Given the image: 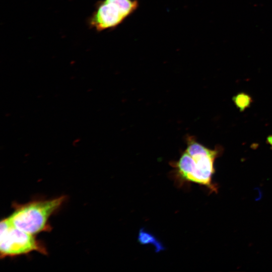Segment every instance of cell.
I'll list each match as a JSON object with an SVG mask.
<instances>
[{
    "mask_svg": "<svg viewBox=\"0 0 272 272\" xmlns=\"http://www.w3.org/2000/svg\"><path fill=\"white\" fill-rule=\"evenodd\" d=\"M186 148L177 160L171 161L172 170L170 176L178 187L191 182L204 185L212 191H216L212 183L215 172L214 162L221 154V149H210L200 144L191 135L185 137Z\"/></svg>",
    "mask_w": 272,
    "mask_h": 272,
    "instance_id": "6da1fadb",
    "label": "cell"
},
{
    "mask_svg": "<svg viewBox=\"0 0 272 272\" xmlns=\"http://www.w3.org/2000/svg\"><path fill=\"white\" fill-rule=\"evenodd\" d=\"M66 200L65 195L49 199H36L25 203H13L14 211L8 217L16 227L30 234L36 235L50 232L49 222L51 216L58 212Z\"/></svg>",
    "mask_w": 272,
    "mask_h": 272,
    "instance_id": "7a4b0ae2",
    "label": "cell"
},
{
    "mask_svg": "<svg viewBox=\"0 0 272 272\" xmlns=\"http://www.w3.org/2000/svg\"><path fill=\"white\" fill-rule=\"evenodd\" d=\"M36 251L47 255L46 247L35 235L14 226L8 217L0 223V256L1 258L14 257Z\"/></svg>",
    "mask_w": 272,
    "mask_h": 272,
    "instance_id": "3957f363",
    "label": "cell"
},
{
    "mask_svg": "<svg viewBox=\"0 0 272 272\" xmlns=\"http://www.w3.org/2000/svg\"><path fill=\"white\" fill-rule=\"evenodd\" d=\"M138 7L137 0L99 1L89 18V26L97 31L112 29L133 13Z\"/></svg>",
    "mask_w": 272,
    "mask_h": 272,
    "instance_id": "277c9868",
    "label": "cell"
},
{
    "mask_svg": "<svg viewBox=\"0 0 272 272\" xmlns=\"http://www.w3.org/2000/svg\"><path fill=\"white\" fill-rule=\"evenodd\" d=\"M138 241L142 245H152L155 248V251L156 253H159L166 249L163 243L156 236L147 231L144 228L140 229Z\"/></svg>",
    "mask_w": 272,
    "mask_h": 272,
    "instance_id": "5b68a950",
    "label": "cell"
},
{
    "mask_svg": "<svg viewBox=\"0 0 272 272\" xmlns=\"http://www.w3.org/2000/svg\"><path fill=\"white\" fill-rule=\"evenodd\" d=\"M232 100L235 106L240 111H244L250 106L252 102L251 97L247 94L243 92L234 96Z\"/></svg>",
    "mask_w": 272,
    "mask_h": 272,
    "instance_id": "8992f818",
    "label": "cell"
},
{
    "mask_svg": "<svg viewBox=\"0 0 272 272\" xmlns=\"http://www.w3.org/2000/svg\"><path fill=\"white\" fill-rule=\"evenodd\" d=\"M266 142L272 148V135H269L266 139Z\"/></svg>",
    "mask_w": 272,
    "mask_h": 272,
    "instance_id": "52a82bcc",
    "label": "cell"
}]
</instances>
